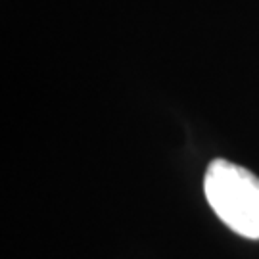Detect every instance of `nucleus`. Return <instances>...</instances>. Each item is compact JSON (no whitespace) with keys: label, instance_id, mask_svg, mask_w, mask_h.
<instances>
[{"label":"nucleus","instance_id":"1","mask_svg":"<svg viewBox=\"0 0 259 259\" xmlns=\"http://www.w3.org/2000/svg\"><path fill=\"white\" fill-rule=\"evenodd\" d=\"M204 192L215 215L231 231L259 240V177L217 157L205 169Z\"/></svg>","mask_w":259,"mask_h":259}]
</instances>
